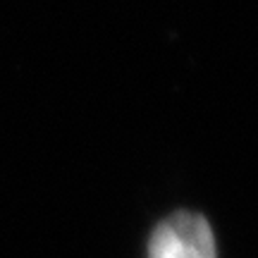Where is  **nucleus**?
I'll list each match as a JSON object with an SVG mask.
<instances>
[{
    "mask_svg": "<svg viewBox=\"0 0 258 258\" xmlns=\"http://www.w3.org/2000/svg\"><path fill=\"white\" fill-rule=\"evenodd\" d=\"M148 258H218L208 220L196 213L170 215L151 234Z\"/></svg>",
    "mask_w": 258,
    "mask_h": 258,
    "instance_id": "1",
    "label": "nucleus"
}]
</instances>
